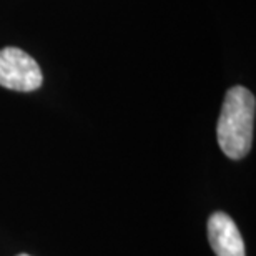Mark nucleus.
I'll return each instance as SVG.
<instances>
[{"mask_svg":"<svg viewBox=\"0 0 256 256\" xmlns=\"http://www.w3.org/2000/svg\"><path fill=\"white\" fill-rule=\"evenodd\" d=\"M254 112V95L248 88L236 85L226 92L216 136L222 152L232 160H242L252 150Z\"/></svg>","mask_w":256,"mask_h":256,"instance_id":"obj_1","label":"nucleus"},{"mask_svg":"<svg viewBox=\"0 0 256 256\" xmlns=\"http://www.w3.org/2000/svg\"><path fill=\"white\" fill-rule=\"evenodd\" d=\"M38 64L17 47L0 50V85L15 92H34L42 85Z\"/></svg>","mask_w":256,"mask_h":256,"instance_id":"obj_2","label":"nucleus"},{"mask_svg":"<svg viewBox=\"0 0 256 256\" xmlns=\"http://www.w3.org/2000/svg\"><path fill=\"white\" fill-rule=\"evenodd\" d=\"M208 240L216 256H246L242 233L226 213L216 212L210 216Z\"/></svg>","mask_w":256,"mask_h":256,"instance_id":"obj_3","label":"nucleus"},{"mask_svg":"<svg viewBox=\"0 0 256 256\" xmlns=\"http://www.w3.org/2000/svg\"><path fill=\"white\" fill-rule=\"evenodd\" d=\"M18 256H30V254H25V253H22V254H18Z\"/></svg>","mask_w":256,"mask_h":256,"instance_id":"obj_4","label":"nucleus"}]
</instances>
